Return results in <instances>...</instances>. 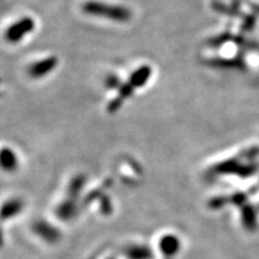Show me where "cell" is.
I'll return each instance as SVG.
<instances>
[{"instance_id":"5b68a950","label":"cell","mask_w":259,"mask_h":259,"mask_svg":"<svg viewBox=\"0 0 259 259\" xmlns=\"http://www.w3.org/2000/svg\"><path fill=\"white\" fill-rule=\"evenodd\" d=\"M214 66L224 67V68H238L243 69L245 68V63L241 58L236 59H215L209 62Z\"/></svg>"},{"instance_id":"6da1fadb","label":"cell","mask_w":259,"mask_h":259,"mask_svg":"<svg viewBox=\"0 0 259 259\" xmlns=\"http://www.w3.org/2000/svg\"><path fill=\"white\" fill-rule=\"evenodd\" d=\"M82 10L90 15L102 16V18L116 22H127L131 19V12L126 8L99 2L85 3L82 6Z\"/></svg>"},{"instance_id":"9c48e42d","label":"cell","mask_w":259,"mask_h":259,"mask_svg":"<svg viewBox=\"0 0 259 259\" xmlns=\"http://www.w3.org/2000/svg\"><path fill=\"white\" fill-rule=\"evenodd\" d=\"M250 9H252L256 14L259 15V4H255V3H250L249 4Z\"/></svg>"},{"instance_id":"7a4b0ae2","label":"cell","mask_w":259,"mask_h":259,"mask_svg":"<svg viewBox=\"0 0 259 259\" xmlns=\"http://www.w3.org/2000/svg\"><path fill=\"white\" fill-rule=\"evenodd\" d=\"M35 28V22L30 18H23L20 21L13 23L6 31V39L8 41L14 44L22 40Z\"/></svg>"},{"instance_id":"8992f818","label":"cell","mask_w":259,"mask_h":259,"mask_svg":"<svg viewBox=\"0 0 259 259\" xmlns=\"http://www.w3.org/2000/svg\"><path fill=\"white\" fill-rule=\"evenodd\" d=\"M177 246L178 243L177 241L173 238V239H167V238H163L161 242V252L168 255V256H174L177 253Z\"/></svg>"},{"instance_id":"ba28073f","label":"cell","mask_w":259,"mask_h":259,"mask_svg":"<svg viewBox=\"0 0 259 259\" xmlns=\"http://www.w3.org/2000/svg\"><path fill=\"white\" fill-rule=\"evenodd\" d=\"M256 24V16L255 14H246L244 18H243V22L241 25V30L243 31H250Z\"/></svg>"},{"instance_id":"3957f363","label":"cell","mask_w":259,"mask_h":259,"mask_svg":"<svg viewBox=\"0 0 259 259\" xmlns=\"http://www.w3.org/2000/svg\"><path fill=\"white\" fill-rule=\"evenodd\" d=\"M56 65H58V59L54 58V56H51V58H48L32 64L29 67L28 72L32 78H40L52 71L56 67Z\"/></svg>"},{"instance_id":"277c9868","label":"cell","mask_w":259,"mask_h":259,"mask_svg":"<svg viewBox=\"0 0 259 259\" xmlns=\"http://www.w3.org/2000/svg\"><path fill=\"white\" fill-rule=\"evenodd\" d=\"M151 75V68L149 66H142L140 69L134 71L131 78H130L128 83L132 85L133 89L141 88L146 83V81L149 79Z\"/></svg>"},{"instance_id":"52a82bcc","label":"cell","mask_w":259,"mask_h":259,"mask_svg":"<svg viewBox=\"0 0 259 259\" xmlns=\"http://www.w3.org/2000/svg\"><path fill=\"white\" fill-rule=\"evenodd\" d=\"M2 162H3V167L8 169V171H12V169L16 167V157L10 149L3 150Z\"/></svg>"}]
</instances>
